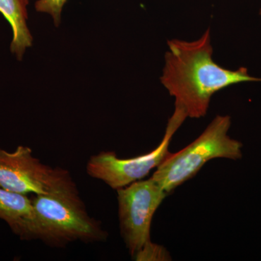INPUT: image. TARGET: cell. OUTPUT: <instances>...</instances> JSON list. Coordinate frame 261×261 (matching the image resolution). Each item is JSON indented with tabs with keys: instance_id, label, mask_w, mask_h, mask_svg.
<instances>
[{
	"instance_id": "obj_1",
	"label": "cell",
	"mask_w": 261,
	"mask_h": 261,
	"mask_svg": "<svg viewBox=\"0 0 261 261\" xmlns=\"http://www.w3.org/2000/svg\"><path fill=\"white\" fill-rule=\"evenodd\" d=\"M161 84L181 108L187 118L205 117L211 99L219 91L235 84L261 82L245 67L228 69L213 58L211 32L207 29L198 39L168 41Z\"/></svg>"
},
{
	"instance_id": "obj_2",
	"label": "cell",
	"mask_w": 261,
	"mask_h": 261,
	"mask_svg": "<svg viewBox=\"0 0 261 261\" xmlns=\"http://www.w3.org/2000/svg\"><path fill=\"white\" fill-rule=\"evenodd\" d=\"M34 216L20 240H40L51 247L70 243L106 242L108 233L98 220L89 216L79 191L34 195Z\"/></svg>"
},
{
	"instance_id": "obj_3",
	"label": "cell",
	"mask_w": 261,
	"mask_h": 261,
	"mask_svg": "<svg viewBox=\"0 0 261 261\" xmlns=\"http://www.w3.org/2000/svg\"><path fill=\"white\" fill-rule=\"evenodd\" d=\"M231 124L230 116L218 115L215 117L192 143L176 153L170 152L152 177L169 195L193 178L211 160L241 159L243 144L228 135Z\"/></svg>"
},
{
	"instance_id": "obj_4",
	"label": "cell",
	"mask_w": 261,
	"mask_h": 261,
	"mask_svg": "<svg viewBox=\"0 0 261 261\" xmlns=\"http://www.w3.org/2000/svg\"><path fill=\"white\" fill-rule=\"evenodd\" d=\"M0 187L27 195L78 191L68 170L44 164L23 145L13 152L0 147Z\"/></svg>"
},
{
	"instance_id": "obj_5",
	"label": "cell",
	"mask_w": 261,
	"mask_h": 261,
	"mask_svg": "<svg viewBox=\"0 0 261 261\" xmlns=\"http://www.w3.org/2000/svg\"><path fill=\"white\" fill-rule=\"evenodd\" d=\"M187 118L185 111L175 106L164 137L153 150L126 159H119L112 151H102L89 158L86 166L87 174L116 190L143 179L152 169L159 167L170 153L168 148L173 135Z\"/></svg>"
},
{
	"instance_id": "obj_6",
	"label": "cell",
	"mask_w": 261,
	"mask_h": 261,
	"mask_svg": "<svg viewBox=\"0 0 261 261\" xmlns=\"http://www.w3.org/2000/svg\"><path fill=\"white\" fill-rule=\"evenodd\" d=\"M116 192L121 237L134 258L152 243V218L168 195L152 177L134 182Z\"/></svg>"
},
{
	"instance_id": "obj_7",
	"label": "cell",
	"mask_w": 261,
	"mask_h": 261,
	"mask_svg": "<svg viewBox=\"0 0 261 261\" xmlns=\"http://www.w3.org/2000/svg\"><path fill=\"white\" fill-rule=\"evenodd\" d=\"M29 0H0V13L8 20L13 31L10 51L21 61L27 47L32 45L33 38L27 27V5Z\"/></svg>"
},
{
	"instance_id": "obj_8",
	"label": "cell",
	"mask_w": 261,
	"mask_h": 261,
	"mask_svg": "<svg viewBox=\"0 0 261 261\" xmlns=\"http://www.w3.org/2000/svg\"><path fill=\"white\" fill-rule=\"evenodd\" d=\"M33 216L32 200L28 195L0 187V219L4 221L19 238L32 221Z\"/></svg>"
},
{
	"instance_id": "obj_9",
	"label": "cell",
	"mask_w": 261,
	"mask_h": 261,
	"mask_svg": "<svg viewBox=\"0 0 261 261\" xmlns=\"http://www.w3.org/2000/svg\"><path fill=\"white\" fill-rule=\"evenodd\" d=\"M68 0H38L35 3L36 10L39 13L51 15L55 25L58 27L61 23L62 9Z\"/></svg>"
},
{
	"instance_id": "obj_10",
	"label": "cell",
	"mask_w": 261,
	"mask_h": 261,
	"mask_svg": "<svg viewBox=\"0 0 261 261\" xmlns=\"http://www.w3.org/2000/svg\"><path fill=\"white\" fill-rule=\"evenodd\" d=\"M133 259L138 261L171 260L169 253L164 247L152 242L144 247Z\"/></svg>"
},
{
	"instance_id": "obj_11",
	"label": "cell",
	"mask_w": 261,
	"mask_h": 261,
	"mask_svg": "<svg viewBox=\"0 0 261 261\" xmlns=\"http://www.w3.org/2000/svg\"><path fill=\"white\" fill-rule=\"evenodd\" d=\"M259 15H260V16H261V8H260V11H259Z\"/></svg>"
}]
</instances>
